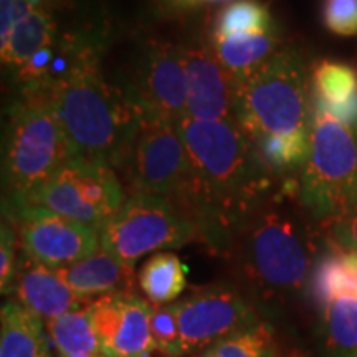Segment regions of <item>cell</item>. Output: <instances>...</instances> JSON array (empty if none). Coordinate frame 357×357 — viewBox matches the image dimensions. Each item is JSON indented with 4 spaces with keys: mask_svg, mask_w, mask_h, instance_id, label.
Returning a JSON list of instances; mask_svg holds the SVG:
<instances>
[{
    "mask_svg": "<svg viewBox=\"0 0 357 357\" xmlns=\"http://www.w3.org/2000/svg\"><path fill=\"white\" fill-rule=\"evenodd\" d=\"M7 294L13 301L38 314L43 321L55 319L70 311L89 306L93 300L79 296L71 289L55 268L43 265L22 252L15 276Z\"/></svg>",
    "mask_w": 357,
    "mask_h": 357,
    "instance_id": "obj_15",
    "label": "cell"
},
{
    "mask_svg": "<svg viewBox=\"0 0 357 357\" xmlns=\"http://www.w3.org/2000/svg\"><path fill=\"white\" fill-rule=\"evenodd\" d=\"M323 22L339 37H357V0H324Z\"/></svg>",
    "mask_w": 357,
    "mask_h": 357,
    "instance_id": "obj_28",
    "label": "cell"
},
{
    "mask_svg": "<svg viewBox=\"0 0 357 357\" xmlns=\"http://www.w3.org/2000/svg\"><path fill=\"white\" fill-rule=\"evenodd\" d=\"M71 158L68 136L50 95L19 93L8 111L3 142V204L29 202Z\"/></svg>",
    "mask_w": 357,
    "mask_h": 357,
    "instance_id": "obj_5",
    "label": "cell"
},
{
    "mask_svg": "<svg viewBox=\"0 0 357 357\" xmlns=\"http://www.w3.org/2000/svg\"><path fill=\"white\" fill-rule=\"evenodd\" d=\"M142 108L174 123L187 118V73L181 43L149 42L134 61L128 82Z\"/></svg>",
    "mask_w": 357,
    "mask_h": 357,
    "instance_id": "obj_12",
    "label": "cell"
},
{
    "mask_svg": "<svg viewBox=\"0 0 357 357\" xmlns=\"http://www.w3.org/2000/svg\"><path fill=\"white\" fill-rule=\"evenodd\" d=\"M311 101L341 123L357 126V70L342 61L323 60L311 75Z\"/></svg>",
    "mask_w": 357,
    "mask_h": 357,
    "instance_id": "obj_17",
    "label": "cell"
},
{
    "mask_svg": "<svg viewBox=\"0 0 357 357\" xmlns=\"http://www.w3.org/2000/svg\"><path fill=\"white\" fill-rule=\"evenodd\" d=\"M211 45L220 65L234 79L235 86L236 82L257 70L280 50L281 40L276 30H271L266 33L242 35V37H212Z\"/></svg>",
    "mask_w": 357,
    "mask_h": 357,
    "instance_id": "obj_21",
    "label": "cell"
},
{
    "mask_svg": "<svg viewBox=\"0 0 357 357\" xmlns=\"http://www.w3.org/2000/svg\"><path fill=\"white\" fill-rule=\"evenodd\" d=\"M300 187L287 181L243 223L223 253L261 310L271 311L306 293L312 266L324 252L319 234L296 208Z\"/></svg>",
    "mask_w": 357,
    "mask_h": 357,
    "instance_id": "obj_2",
    "label": "cell"
},
{
    "mask_svg": "<svg viewBox=\"0 0 357 357\" xmlns=\"http://www.w3.org/2000/svg\"><path fill=\"white\" fill-rule=\"evenodd\" d=\"M3 215L15 225L22 252L47 266L71 265L101 248L96 229L40 205L3 204Z\"/></svg>",
    "mask_w": 357,
    "mask_h": 357,
    "instance_id": "obj_11",
    "label": "cell"
},
{
    "mask_svg": "<svg viewBox=\"0 0 357 357\" xmlns=\"http://www.w3.org/2000/svg\"><path fill=\"white\" fill-rule=\"evenodd\" d=\"M151 334H153L155 352L166 357L184 356L174 303L153 305V310H151Z\"/></svg>",
    "mask_w": 357,
    "mask_h": 357,
    "instance_id": "obj_27",
    "label": "cell"
},
{
    "mask_svg": "<svg viewBox=\"0 0 357 357\" xmlns=\"http://www.w3.org/2000/svg\"><path fill=\"white\" fill-rule=\"evenodd\" d=\"M187 172L172 202L197 227L200 240L225 253L236 231L276 192V176L236 121L177 123Z\"/></svg>",
    "mask_w": 357,
    "mask_h": 357,
    "instance_id": "obj_1",
    "label": "cell"
},
{
    "mask_svg": "<svg viewBox=\"0 0 357 357\" xmlns=\"http://www.w3.org/2000/svg\"><path fill=\"white\" fill-rule=\"evenodd\" d=\"M298 199L314 220L326 222L357 204V136L311 101L310 155L301 169Z\"/></svg>",
    "mask_w": 357,
    "mask_h": 357,
    "instance_id": "obj_6",
    "label": "cell"
},
{
    "mask_svg": "<svg viewBox=\"0 0 357 357\" xmlns=\"http://www.w3.org/2000/svg\"><path fill=\"white\" fill-rule=\"evenodd\" d=\"M306 293L319 310L341 296H357V260L352 252L324 248L312 266Z\"/></svg>",
    "mask_w": 357,
    "mask_h": 357,
    "instance_id": "obj_19",
    "label": "cell"
},
{
    "mask_svg": "<svg viewBox=\"0 0 357 357\" xmlns=\"http://www.w3.org/2000/svg\"><path fill=\"white\" fill-rule=\"evenodd\" d=\"M235 121L253 142L266 136H310V77L301 52L281 47L235 83Z\"/></svg>",
    "mask_w": 357,
    "mask_h": 357,
    "instance_id": "obj_4",
    "label": "cell"
},
{
    "mask_svg": "<svg viewBox=\"0 0 357 357\" xmlns=\"http://www.w3.org/2000/svg\"><path fill=\"white\" fill-rule=\"evenodd\" d=\"M199 357H276L271 326L261 324L223 339Z\"/></svg>",
    "mask_w": 357,
    "mask_h": 357,
    "instance_id": "obj_26",
    "label": "cell"
},
{
    "mask_svg": "<svg viewBox=\"0 0 357 357\" xmlns=\"http://www.w3.org/2000/svg\"><path fill=\"white\" fill-rule=\"evenodd\" d=\"M326 357H357V296H341L321 310Z\"/></svg>",
    "mask_w": 357,
    "mask_h": 357,
    "instance_id": "obj_24",
    "label": "cell"
},
{
    "mask_svg": "<svg viewBox=\"0 0 357 357\" xmlns=\"http://www.w3.org/2000/svg\"><path fill=\"white\" fill-rule=\"evenodd\" d=\"M48 336L60 357L101 356V344L91 318V305L45 321Z\"/></svg>",
    "mask_w": 357,
    "mask_h": 357,
    "instance_id": "obj_23",
    "label": "cell"
},
{
    "mask_svg": "<svg viewBox=\"0 0 357 357\" xmlns=\"http://www.w3.org/2000/svg\"><path fill=\"white\" fill-rule=\"evenodd\" d=\"M100 357H123V356H106V354H101Z\"/></svg>",
    "mask_w": 357,
    "mask_h": 357,
    "instance_id": "obj_32",
    "label": "cell"
},
{
    "mask_svg": "<svg viewBox=\"0 0 357 357\" xmlns=\"http://www.w3.org/2000/svg\"><path fill=\"white\" fill-rule=\"evenodd\" d=\"M160 357H166V356H160ZM182 357H194V356H182Z\"/></svg>",
    "mask_w": 357,
    "mask_h": 357,
    "instance_id": "obj_34",
    "label": "cell"
},
{
    "mask_svg": "<svg viewBox=\"0 0 357 357\" xmlns=\"http://www.w3.org/2000/svg\"><path fill=\"white\" fill-rule=\"evenodd\" d=\"M20 247L19 234L15 225L8 217L2 218V235H0V289L2 294H7L15 276L19 258H17V248Z\"/></svg>",
    "mask_w": 357,
    "mask_h": 357,
    "instance_id": "obj_30",
    "label": "cell"
},
{
    "mask_svg": "<svg viewBox=\"0 0 357 357\" xmlns=\"http://www.w3.org/2000/svg\"><path fill=\"white\" fill-rule=\"evenodd\" d=\"M124 200L123 182L108 162L71 158L26 204L40 205L101 231Z\"/></svg>",
    "mask_w": 357,
    "mask_h": 357,
    "instance_id": "obj_8",
    "label": "cell"
},
{
    "mask_svg": "<svg viewBox=\"0 0 357 357\" xmlns=\"http://www.w3.org/2000/svg\"><path fill=\"white\" fill-rule=\"evenodd\" d=\"M354 132H356V136H357V126H356V129H354Z\"/></svg>",
    "mask_w": 357,
    "mask_h": 357,
    "instance_id": "obj_36",
    "label": "cell"
},
{
    "mask_svg": "<svg viewBox=\"0 0 357 357\" xmlns=\"http://www.w3.org/2000/svg\"><path fill=\"white\" fill-rule=\"evenodd\" d=\"M45 321L8 300L0 310V357H52Z\"/></svg>",
    "mask_w": 357,
    "mask_h": 357,
    "instance_id": "obj_18",
    "label": "cell"
},
{
    "mask_svg": "<svg viewBox=\"0 0 357 357\" xmlns=\"http://www.w3.org/2000/svg\"><path fill=\"white\" fill-rule=\"evenodd\" d=\"M153 305L136 293H113L91 303V318L106 356L151 357L155 352L151 334Z\"/></svg>",
    "mask_w": 357,
    "mask_h": 357,
    "instance_id": "obj_13",
    "label": "cell"
},
{
    "mask_svg": "<svg viewBox=\"0 0 357 357\" xmlns=\"http://www.w3.org/2000/svg\"><path fill=\"white\" fill-rule=\"evenodd\" d=\"M174 306L184 356L202 354L223 339L263 323L257 307L227 283L194 289Z\"/></svg>",
    "mask_w": 357,
    "mask_h": 357,
    "instance_id": "obj_10",
    "label": "cell"
},
{
    "mask_svg": "<svg viewBox=\"0 0 357 357\" xmlns=\"http://www.w3.org/2000/svg\"><path fill=\"white\" fill-rule=\"evenodd\" d=\"M323 223L331 247L341 252H357V204Z\"/></svg>",
    "mask_w": 357,
    "mask_h": 357,
    "instance_id": "obj_29",
    "label": "cell"
},
{
    "mask_svg": "<svg viewBox=\"0 0 357 357\" xmlns=\"http://www.w3.org/2000/svg\"><path fill=\"white\" fill-rule=\"evenodd\" d=\"M187 268L171 252L154 253L142 263L137 284L151 305L176 303L187 287Z\"/></svg>",
    "mask_w": 357,
    "mask_h": 357,
    "instance_id": "obj_22",
    "label": "cell"
},
{
    "mask_svg": "<svg viewBox=\"0 0 357 357\" xmlns=\"http://www.w3.org/2000/svg\"><path fill=\"white\" fill-rule=\"evenodd\" d=\"M47 93L73 158L105 160L116 171L142 113L129 83H109L101 73V58H96Z\"/></svg>",
    "mask_w": 357,
    "mask_h": 357,
    "instance_id": "obj_3",
    "label": "cell"
},
{
    "mask_svg": "<svg viewBox=\"0 0 357 357\" xmlns=\"http://www.w3.org/2000/svg\"><path fill=\"white\" fill-rule=\"evenodd\" d=\"M116 172L129 192L174 200L187 172V153L177 123L142 108Z\"/></svg>",
    "mask_w": 357,
    "mask_h": 357,
    "instance_id": "obj_9",
    "label": "cell"
},
{
    "mask_svg": "<svg viewBox=\"0 0 357 357\" xmlns=\"http://www.w3.org/2000/svg\"><path fill=\"white\" fill-rule=\"evenodd\" d=\"M275 30L273 17L260 0H230L217 13L212 37L230 38Z\"/></svg>",
    "mask_w": 357,
    "mask_h": 357,
    "instance_id": "obj_25",
    "label": "cell"
},
{
    "mask_svg": "<svg viewBox=\"0 0 357 357\" xmlns=\"http://www.w3.org/2000/svg\"><path fill=\"white\" fill-rule=\"evenodd\" d=\"M55 270L75 293L88 300L113 293H134V268L102 248L83 260Z\"/></svg>",
    "mask_w": 357,
    "mask_h": 357,
    "instance_id": "obj_16",
    "label": "cell"
},
{
    "mask_svg": "<svg viewBox=\"0 0 357 357\" xmlns=\"http://www.w3.org/2000/svg\"><path fill=\"white\" fill-rule=\"evenodd\" d=\"M101 248L128 266L147 253L181 248L200 240L195 223L171 199L129 192L100 231Z\"/></svg>",
    "mask_w": 357,
    "mask_h": 357,
    "instance_id": "obj_7",
    "label": "cell"
},
{
    "mask_svg": "<svg viewBox=\"0 0 357 357\" xmlns=\"http://www.w3.org/2000/svg\"><path fill=\"white\" fill-rule=\"evenodd\" d=\"M82 357H100V356H82Z\"/></svg>",
    "mask_w": 357,
    "mask_h": 357,
    "instance_id": "obj_33",
    "label": "cell"
},
{
    "mask_svg": "<svg viewBox=\"0 0 357 357\" xmlns=\"http://www.w3.org/2000/svg\"><path fill=\"white\" fill-rule=\"evenodd\" d=\"M220 2H229V0H162L164 6L177 12L195 10V8L208 6V3H220Z\"/></svg>",
    "mask_w": 357,
    "mask_h": 357,
    "instance_id": "obj_31",
    "label": "cell"
},
{
    "mask_svg": "<svg viewBox=\"0 0 357 357\" xmlns=\"http://www.w3.org/2000/svg\"><path fill=\"white\" fill-rule=\"evenodd\" d=\"M55 3L56 0L42 3L13 26L7 43L0 48L3 65L15 71L35 53L56 42L60 33L53 13Z\"/></svg>",
    "mask_w": 357,
    "mask_h": 357,
    "instance_id": "obj_20",
    "label": "cell"
},
{
    "mask_svg": "<svg viewBox=\"0 0 357 357\" xmlns=\"http://www.w3.org/2000/svg\"><path fill=\"white\" fill-rule=\"evenodd\" d=\"M352 253H354V257H356V260H357V252H352Z\"/></svg>",
    "mask_w": 357,
    "mask_h": 357,
    "instance_id": "obj_35",
    "label": "cell"
},
{
    "mask_svg": "<svg viewBox=\"0 0 357 357\" xmlns=\"http://www.w3.org/2000/svg\"><path fill=\"white\" fill-rule=\"evenodd\" d=\"M187 73V114L194 119L235 121L234 79L202 40L182 43Z\"/></svg>",
    "mask_w": 357,
    "mask_h": 357,
    "instance_id": "obj_14",
    "label": "cell"
}]
</instances>
